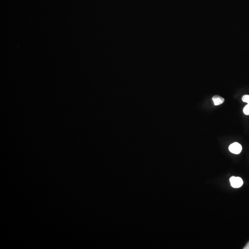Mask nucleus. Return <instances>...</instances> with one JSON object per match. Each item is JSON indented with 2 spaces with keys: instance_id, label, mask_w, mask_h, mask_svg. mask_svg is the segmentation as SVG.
I'll list each match as a JSON object with an SVG mask.
<instances>
[{
  "instance_id": "nucleus-1",
  "label": "nucleus",
  "mask_w": 249,
  "mask_h": 249,
  "mask_svg": "<svg viewBox=\"0 0 249 249\" xmlns=\"http://www.w3.org/2000/svg\"><path fill=\"white\" fill-rule=\"evenodd\" d=\"M231 186L234 188H238L241 187L243 184V181L241 178L239 177L233 176L230 179Z\"/></svg>"
},
{
  "instance_id": "nucleus-2",
  "label": "nucleus",
  "mask_w": 249,
  "mask_h": 249,
  "mask_svg": "<svg viewBox=\"0 0 249 249\" xmlns=\"http://www.w3.org/2000/svg\"><path fill=\"white\" fill-rule=\"evenodd\" d=\"M242 150L241 145L237 142L233 143L229 147V151L234 154H239L241 153Z\"/></svg>"
},
{
  "instance_id": "nucleus-3",
  "label": "nucleus",
  "mask_w": 249,
  "mask_h": 249,
  "mask_svg": "<svg viewBox=\"0 0 249 249\" xmlns=\"http://www.w3.org/2000/svg\"><path fill=\"white\" fill-rule=\"evenodd\" d=\"M212 100L215 105L217 106L221 104L224 103L225 99L222 97H220L218 95L214 96L212 98Z\"/></svg>"
},
{
  "instance_id": "nucleus-4",
  "label": "nucleus",
  "mask_w": 249,
  "mask_h": 249,
  "mask_svg": "<svg viewBox=\"0 0 249 249\" xmlns=\"http://www.w3.org/2000/svg\"><path fill=\"white\" fill-rule=\"evenodd\" d=\"M242 101L245 103L249 104V95H244L242 98Z\"/></svg>"
},
{
  "instance_id": "nucleus-5",
  "label": "nucleus",
  "mask_w": 249,
  "mask_h": 249,
  "mask_svg": "<svg viewBox=\"0 0 249 249\" xmlns=\"http://www.w3.org/2000/svg\"><path fill=\"white\" fill-rule=\"evenodd\" d=\"M243 112L246 115H249V104L245 107L243 109Z\"/></svg>"
},
{
  "instance_id": "nucleus-6",
  "label": "nucleus",
  "mask_w": 249,
  "mask_h": 249,
  "mask_svg": "<svg viewBox=\"0 0 249 249\" xmlns=\"http://www.w3.org/2000/svg\"><path fill=\"white\" fill-rule=\"evenodd\" d=\"M244 249H249V241L247 243L246 245L244 247Z\"/></svg>"
}]
</instances>
